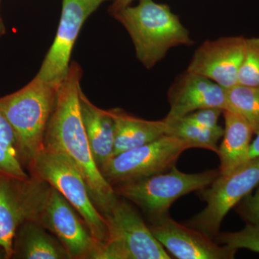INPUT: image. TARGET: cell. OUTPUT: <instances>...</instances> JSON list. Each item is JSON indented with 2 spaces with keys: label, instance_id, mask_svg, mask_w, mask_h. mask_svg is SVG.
<instances>
[{
  "label": "cell",
  "instance_id": "7402d4cb",
  "mask_svg": "<svg viewBox=\"0 0 259 259\" xmlns=\"http://www.w3.org/2000/svg\"><path fill=\"white\" fill-rule=\"evenodd\" d=\"M238 83L259 88V37L246 39L244 58L238 72Z\"/></svg>",
  "mask_w": 259,
  "mask_h": 259
},
{
  "label": "cell",
  "instance_id": "ba28073f",
  "mask_svg": "<svg viewBox=\"0 0 259 259\" xmlns=\"http://www.w3.org/2000/svg\"><path fill=\"white\" fill-rule=\"evenodd\" d=\"M190 145L175 136L165 135L152 142L127 150L105 162L100 170L114 186L141 180L168 171Z\"/></svg>",
  "mask_w": 259,
  "mask_h": 259
},
{
  "label": "cell",
  "instance_id": "30bf717a",
  "mask_svg": "<svg viewBox=\"0 0 259 259\" xmlns=\"http://www.w3.org/2000/svg\"><path fill=\"white\" fill-rule=\"evenodd\" d=\"M36 222L61 242L70 259H96L102 243L94 238L69 201L51 186Z\"/></svg>",
  "mask_w": 259,
  "mask_h": 259
},
{
  "label": "cell",
  "instance_id": "8992f818",
  "mask_svg": "<svg viewBox=\"0 0 259 259\" xmlns=\"http://www.w3.org/2000/svg\"><path fill=\"white\" fill-rule=\"evenodd\" d=\"M103 216L108 228V238L102 243L96 259L171 258L125 199L119 197Z\"/></svg>",
  "mask_w": 259,
  "mask_h": 259
},
{
  "label": "cell",
  "instance_id": "2e32d148",
  "mask_svg": "<svg viewBox=\"0 0 259 259\" xmlns=\"http://www.w3.org/2000/svg\"><path fill=\"white\" fill-rule=\"evenodd\" d=\"M81 117L94 159L100 167L113 156L115 123L109 110L95 106L80 90Z\"/></svg>",
  "mask_w": 259,
  "mask_h": 259
},
{
  "label": "cell",
  "instance_id": "ffe728a7",
  "mask_svg": "<svg viewBox=\"0 0 259 259\" xmlns=\"http://www.w3.org/2000/svg\"><path fill=\"white\" fill-rule=\"evenodd\" d=\"M228 110L244 117L253 130H259V88L238 84L226 90Z\"/></svg>",
  "mask_w": 259,
  "mask_h": 259
},
{
  "label": "cell",
  "instance_id": "5bb4252c",
  "mask_svg": "<svg viewBox=\"0 0 259 259\" xmlns=\"http://www.w3.org/2000/svg\"><path fill=\"white\" fill-rule=\"evenodd\" d=\"M170 110L167 122L205 108L228 110L226 90L212 80L186 71L177 76L168 91Z\"/></svg>",
  "mask_w": 259,
  "mask_h": 259
},
{
  "label": "cell",
  "instance_id": "9c48e42d",
  "mask_svg": "<svg viewBox=\"0 0 259 259\" xmlns=\"http://www.w3.org/2000/svg\"><path fill=\"white\" fill-rule=\"evenodd\" d=\"M50 187L35 177L22 179L0 175V247L8 258L13 255L18 227L25 221H37Z\"/></svg>",
  "mask_w": 259,
  "mask_h": 259
},
{
  "label": "cell",
  "instance_id": "277c9868",
  "mask_svg": "<svg viewBox=\"0 0 259 259\" xmlns=\"http://www.w3.org/2000/svg\"><path fill=\"white\" fill-rule=\"evenodd\" d=\"M28 166L31 176L45 181L69 201L95 239L102 243L107 241L106 220L94 204L84 180L71 158L42 145Z\"/></svg>",
  "mask_w": 259,
  "mask_h": 259
},
{
  "label": "cell",
  "instance_id": "7a4b0ae2",
  "mask_svg": "<svg viewBox=\"0 0 259 259\" xmlns=\"http://www.w3.org/2000/svg\"><path fill=\"white\" fill-rule=\"evenodd\" d=\"M128 32L136 57L147 69H152L167 52L180 46H192L190 32L168 5L153 0H139L112 15Z\"/></svg>",
  "mask_w": 259,
  "mask_h": 259
},
{
  "label": "cell",
  "instance_id": "3957f363",
  "mask_svg": "<svg viewBox=\"0 0 259 259\" xmlns=\"http://www.w3.org/2000/svg\"><path fill=\"white\" fill-rule=\"evenodd\" d=\"M59 87L36 75L26 86L0 98V112L13 130L21 163L28 164L44 145Z\"/></svg>",
  "mask_w": 259,
  "mask_h": 259
},
{
  "label": "cell",
  "instance_id": "ac0fdd59",
  "mask_svg": "<svg viewBox=\"0 0 259 259\" xmlns=\"http://www.w3.org/2000/svg\"><path fill=\"white\" fill-rule=\"evenodd\" d=\"M12 258L70 259L61 242L34 221H25L18 227L13 239Z\"/></svg>",
  "mask_w": 259,
  "mask_h": 259
},
{
  "label": "cell",
  "instance_id": "e0dca14e",
  "mask_svg": "<svg viewBox=\"0 0 259 259\" xmlns=\"http://www.w3.org/2000/svg\"><path fill=\"white\" fill-rule=\"evenodd\" d=\"M109 112L115 123L113 156L166 135L168 123L164 118L156 121L144 120L120 108L112 109Z\"/></svg>",
  "mask_w": 259,
  "mask_h": 259
},
{
  "label": "cell",
  "instance_id": "603a6c76",
  "mask_svg": "<svg viewBox=\"0 0 259 259\" xmlns=\"http://www.w3.org/2000/svg\"><path fill=\"white\" fill-rule=\"evenodd\" d=\"M254 193L247 194L236 206V211L245 223L259 225V184Z\"/></svg>",
  "mask_w": 259,
  "mask_h": 259
},
{
  "label": "cell",
  "instance_id": "6da1fadb",
  "mask_svg": "<svg viewBox=\"0 0 259 259\" xmlns=\"http://www.w3.org/2000/svg\"><path fill=\"white\" fill-rule=\"evenodd\" d=\"M81 76V66L73 62L59 87L44 145L64 153L74 161L84 180L94 204L104 215L113 207L119 196L102 176L89 144L80 110Z\"/></svg>",
  "mask_w": 259,
  "mask_h": 259
},
{
  "label": "cell",
  "instance_id": "9a60e30c",
  "mask_svg": "<svg viewBox=\"0 0 259 259\" xmlns=\"http://www.w3.org/2000/svg\"><path fill=\"white\" fill-rule=\"evenodd\" d=\"M223 114L224 133L217 154L221 162L219 173L227 174L250 161V147L254 132L248 121L237 112L226 110Z\"/></svg>",
  "mask_w": 259,
  "mask_h": 259
},
{
  "label": "cell",
  "instance_id": "cb8c5ba5",
  "mask_svg": "<svg viewBox=\"0 0 259 259\" xmlns=\"http://www.w3.org/2000/svg\"><path fill=\"white\" fill-rule=\"evenodd\" d=\"M0 175L27 179L30 176L25 171L18 158L0 145Z\"/></svg>",
  "mask_w": 259,
  "mask_h": 259
},
{
  "label": "cell",
  "instance_id": "484cf974",
  "mask_svg": "<svg viewBox=\"0 0 259 259\" xmlns=\"http://www.w3.org/2000/svg\"><path fill=\"white\" fill-rule=\"evenodd\" d=\"M0 145L20 161L18 145L15 135L9 122L1 112H0Z\"/></svg>",
  "mask_w": 259,
  "mask_h": 259
},
{
  "label": "cell",
  "instance_id": "4fadbf2b",
  "mask_svg": "<svg viewBox=\"0 0 259 259\" xmlns=\"http://www.w3.org/2000/svg\"><path fill=\"white\" fill-rule=\"evenodd\" d=\"M246 39L229 36L206 40L194 52L187 71L212 80L226 90L238 84Z\"/></svg>",
  "mask_w": 259,
  "mask_h": 259
},
{
  "label": "cell",
  "instance_id": "5b68a950",
  "mask_svg": "<svg viewBox=\"0 0 259 259\" xmlns=\"http://www.w3.org/2000/svg\"><path fill=\"white\" fill-rule=\"evenodd\" d=\"M219 175L218 170L187 174L176 166L153 176L114 186L116 194L136 204L149 222L168 215L172 204L182 196L200 191L210 185Z\"/></svg>",
  "mask_w": 259,
  "mask_h": 259
},
{
  "label": "cell",
  "instance_id": "7c38bea8",
  "mask_svg": "<svg viewBox=\"0 0 259 259\" xmlns=\"http://www.w3.org/2000/svg\"><path fill=\"white\" fill-rule=\"evenodd\" d=\"M150 229L168 254L179 259H233L238 249L176 222L169 214L150 222Z\"/></svg>",
  "mask_w": 259,
  "mask_h": 259
},
{
  "label": "cell",
  "instance_id": "f1b7e54d",
  "mask_svg": "<svg viewBox=\"0 0 259 259\" xmlns=\"http://www.w3.org/2000/svg\"><path fill=\"white\" fill-rule=\"evenodd\" d=\"M0 3H1V0H0ZM5 28L4 23H3V19H2L1 15H0V36L3 35V34L5 33Z\"/></svg>",
  "mask_w": 259,
  "mask_h": 259
},
{
  "label": "cell",
  "instance_id": "4316f807",
  "mask_svg": "<svg viewBox=\"0 0 259 259\" xmlns=\"http://www.w3.org/2000/svg\"><path fill=\"white\" fill-rule=\"evenodd\" d=\"M134 1V0H114L113 3L109 8V13L110 15H114L120 10L131 6Z\"/></svg>",
  "mask_w": 259,
  "mask_h": 259
},
{
  "label": "cell",
  "instance_id": "8fae6325",
  "mask_svg": "<svg viewBox=\"0 0 259 259\" xmlns=\"http://www.w3.org/2000/svg\"><path fill=\"white\" fill-rule=\"evenodd\" d=\"M107 0H63L55 39L37 76L60 86L69 72L71 53L81 28L89 17Z\"/></svg>",
  "mask_w": 259,
  "mask_h": 259
},
{
  "label": "cell",
  "instance_id": "52a82bcc",
  "mask_svg": "<svg viewBox=\"0 0 259 259\" xmlns=\"http://www.w3.org/2000/svg\"><path fill=\"white\" fill-rule=\"evenodd\" d=\"M258 184L259 157L229 173H219L210 185L199 191L207 205L186 225L214 239L228 212Z\"/></svg>",
  "mask_w": 259,
  "mask_h": 259
},
{
  "label": "cell",
  "instance_id": "d4e9b609",
  "mask_svg": "<svg viewBox=\"0 0 259 259\" xmlns=\"http://www.w3.org/2000/svg\"><path fill=\"white\" fill-rule=\"evenodd\" d=\"M224 110L219 108H205L192 112L182 117L184 120L206 128L217 127L218 119Z\"/></svg>",
  "mask_w": 259,
  "mask_h": 259
},
{
  "label": "cell",
  "instance_id": "44dd1931",
  "mask_svg": "<svg viewBox=\"0 0 259 259\" xmlns=\"http://www.w3.org/2000/svg\"><path fill=\"white\" fill-rule=\"evenodd\" d=\"M214 241L238 250L245 248L259 253V225L246 223L241 231L218 233Z\"/></svg>",
  "mask_w": 259,
  "mask_h": 259
},
{
  "label": "cell",
  "instance_id": "d6986e66",
  "mask_svg": "<svg viewBox=\"0 0 259 259\" xmlns=\"http://www.w3.org/2000/svg\"><path fill=\"white\" fill-rule=\"evenodd\" d=\"M166 135L175 136L190 145L191 148H200L218 153V143L223 138L224 129L220 125L206 128L192 122L179 119L167 122Z\"/></svg>",
  "mask_w": 259,
  "mask_h": 259
},
{
  "label": "cell",
  "instance_id": "83f0119b",
  "mask_svg": "<svg viewBox=\"0 0 259 259\" xmlns=\"http://www.w3.org/2000/svg\"><path fill=\"white\" fill-rule=\"evenodd\" d=\"M255 138L251 142L250 147V160L259 157V130L255 132Z\"/></svg>",
  "mask_w": 259,
  "mask_h": 259
}]
</instances>
